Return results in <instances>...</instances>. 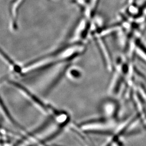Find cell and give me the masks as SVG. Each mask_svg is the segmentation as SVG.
<instances>
[{
    "instance_id": "obj_1",
    "label": "cell",
    "mask_w": 146,
    "mask_h": 146,
    "mask_svg": "<svg viewBox=\"0 0 146 146\" xmlns=\"http://www.w3.org/2000/svg\"><path fill=\"white\" fill-rule=\"evenodd\" d=\"M1 55L7 65L10 66L11 70L17 74H22L23 68H21L19 65L17 64L4 51L1 50Z\"/></svg>"
},
{
    "instance_id": "obj_2",
    "label": "cell",
    "mask_w": 146,
    "mask_h": 146,
    "mask_svg": "<svg viewBox=\"0 0 146 146\" xmlns=\"http://www.w3.org/2000/svg\"><path fill=\"white\" fill-rule=\"evenodd\" d=\"M66 75H68L70 78L76 79L79 78L81 76V74L79 70L76 68H72L70 66L67 71Z\"/></svg>"
}]
</instances>
